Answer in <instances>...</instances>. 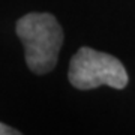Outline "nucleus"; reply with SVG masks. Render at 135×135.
<instances>
[{"mask_svg":"<svg viewBox=\"0 0 135 135\" xmlns=\"http://www.w3.org/2000/svg\"><path fill=\"white\" fill-rule=\"evenodd\" d=\"M17 35L24 44L26 63L32 72L53 71L63 44V30L51 14L32 12L17 21Z\"/></svg>","mask_w":135,"mask_h":135,"instance_id":"f257e3e1","label":"nucleus"},{"mask_svg":"<svg viewBox=\"0 0 135 135\" xmlns=\"http://www.w3.org/2000/svg\"><path fill=\"white\" fill-rule=\"evenodd\" d=\"M128 80V72L119 59L89 47L78 50L69 63V81L80 90L99 86L125 89Z\"/></svg>","mask_w":135,"mask_h":135,"instance_id":"f03ea898","label":"nucleus"},{"mask_svg":"<svg viewBox=\"0 0 135 135\" xmlns=\"http://www.w3.org/2000/svg\"><path fill=\"white\" fill-rule=\"evenodd\" d=\"M17 134H20L17 129H12L9 126L0 123V135H17Z\"/></svg>","mask_w":135,"mask_h":135,"instance_id":"7ed1b4c3","label":"nucleus"}]
</instances>
